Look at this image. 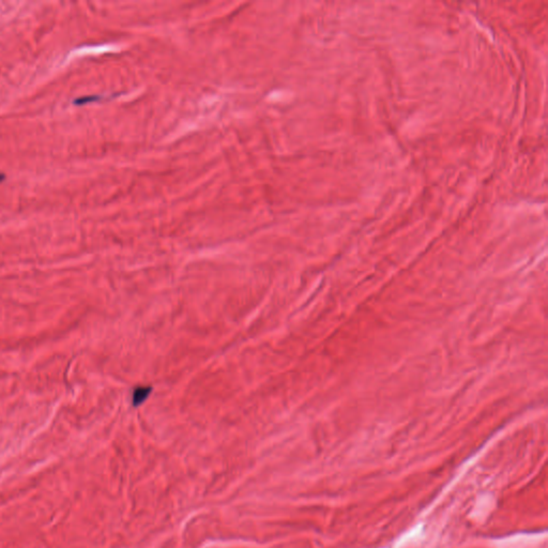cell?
<instances>
[{
    "instance_id": "cell-1",
    "label": "cell",
    "mask_w": 548,
    "mask_h": 548,
    "mask_svg": "<svg viewBox=\"0 0 548 548\" xmlns=\"http://www.w3.org/2000/svg\"><path fill=\"white\" fill-rule=\"evenodd\" d=\"M101 99V96H96V95H90V96H82V98H78V99H75L73 104L74 105H85V104H89L93 101H98Z\"/></svg>"
},
{
    "instance_id": "cell-2",
    "label": "cell",
    "mask_w": 548,
    "mask_h": 548,
    "mask_svg": "<svg viewBox=\"0 0 548 548\" xmlns=\"http://www.w3.org/2000/svg\"><path fill=\"white\" fill-rule=\"evenodd\" d=\"M148 393H149V389H147V390L140 389L139 391L136 392V394H135V399H139V401L141 402V401H143L145 398L147 397Z\"/></svg>"
},
{
    "instance_id": "cell-3",
    "label": "cell",
    "mask_w": 548,
    "mask_h": 548,
    "mask_svg": "<svg viewBox=\"0 0 548 548\" xmlns=\"http://www.w3.org/2000/svg\"><path fill=\"white\" fill-rule=\"evenodd\" d=\"M5 180V175L0 173V182H3Z\"/></svg>"
}]
</instances>
